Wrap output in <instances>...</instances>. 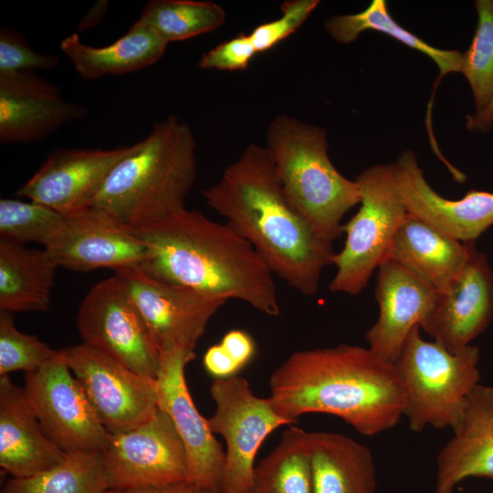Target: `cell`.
<instances>
[{"instance_id": "obj_19", "label": "cell", "mask_w": 493, "mask_h": 493, "mask_svg": "<svg viewBox=\"0 0 493 493\" xmlns=\"http://www.w3.org/2000/svg\"><path fill=\"white\" fill-rule=\"evenodd\" d=\"M396 181L407 213L460 242H476L493 226V193L470 190L461 199L442 197L426 182L414 152L401 154Z\"/></svg>"}, {"instance_id": "obj_25", "label": "cell", "mask_w": 493, "mask_h": 493, "mask_svg": "<svg viewBox=\"0 0 493 493\" xmlns=\"http://www.w3.org/2000/svg\"><path fill=\"white\" fill-rule=\"evenodd\" d=\"M313 493H375L369 448L336 433L308 432Z\"/></svg>"}, {"instance_id": "obj_29", "label": "cell", "mask_w": 493, "mask_h": 493, "mask_svg": "<svg viewBox=\"0 0 493 493\" xmlns=\"http://www.w3.org/2000/svg\"><path fill=\"white\" fill-rule=\"evenodd\" d=\"M101 452H66L53 467L28 477L8 479L0 493H107Z\"/></svg>"}, {"instance_id": "obj_39", "label": "cell", "mask_w": 493, "mask_h": 493, "mask_svg": "<svg viewBox=\"0 0 493 493\" xmlns=\"http://www.w3.org/2000/svg\"><path fill=\"white\" fill-rule=\"evenodd\" d=\"M107 493H218L208 488L185 480L162 487H149L128 490H108Z\"/></svg>"}, {"instance_id": "obj_24", "label": "cell", "mask_w": 493, "mask_h": 493, "mask_svg": "<svg viewBox=\"0 0 493 493\" xmlns=\"http://www.w3.org/2000/svg\"><path fill=\"white\" fill-rule=\"evenodd\" d=\"M167 45L152 29L137 20L122 37L108 46H88L78 33H73L61 41L60 49L80 78L92 80L149 67L163 58Z\"/></svg>"}, {"instance_id": "obj_31", "label": "cell", "mask_w": 493, "mask_h": 493, "mask_svg": "<svg viewBox=\"0 0 493 493\" xmlns=\"http://www.w3.org/2000/svg\"><path fill=\"white\" fill-rule=\"evenodd\" d=\"M477 25L471 44L462 53L460 71L471 88L475 112L493 100V0H477Z\"/></svg>"}, {"instance_id": "obj_4", "label": "cell", "mask_w": 493, "mask_h": 493, "mask_svg": "<svg viewBox=\"0 0 493 493\" xmlns=\"http://www.w3.org/2000/svg\"><path fill=\"white\" fill-rule=\"evenodd\" d=\"M197 143L175 116L154 124L110 171L89 206L137 228L180 211L197 175Z\"/></svg>"}, {"instance_id": "obj_38", "label": "cell", "mask_w": 493, "mask_h": 493, "mask_svg": "<svg viewBox=\"0 0 493 493\" xmlns=\"http://www.w3.org/2000/svg\"><path fill=\"white\" fill-rule=\"evenodd\" d=\"M203 365L215 379L233 377L242 370L220 343L212 345L206 350Z\"/></svg>"}, {"instance_id": "obj_33", "label": "cell", "mask_w": 493, "mask_h": 493, "mask_svg": "<svg viewBox=\"0 0 493 493\" xmlns=\"http://www.w3.org/2000/svg\"><path fill=\"white\" fill-rule=\"evenodd\" d=\"M58 352L36 336L20 331L12 314L0 311V376L16 371L35 372Z\"/></svg>"}, {"instance_id": "obj_10", "label": "cell", "mask_w": 493, "mask_h": 493, "mask_svg": "<svg viewBox=\"0 0 493 493\" xmlns=\"http://www.w3.org/2000/svg\"><path fill=\"white\" fill-rule=\"evenodd\" d=\"M100 452L109 490L162 487L188 480L184 444L171 417L159 407L138 426L110 433Z\"/></svg>"}, {"instance_id": "obj_17", "label": "cell", "mask_w": 493, "mask_h": 493, "mask_svg": "<svg viewBox=\"0 0 493 493\" xmlns=\"http://www.w3.org/2000/svg\"><path fill=\"white\" fill-rule=\"evenodd\" d=\"M493 319V269L475 243L458 276L438 292L420 328L450 352L470 345Z\"/></svg>"}, {"instance_id": "obj_30", "label": "cell", "mask_w": 493, "mask_h": 493, "mask_svg": "<svg viewBox=\"0 0 493 493\" xmlns=\"http://www.w3.org/2000/svg\"><path fill=\"white\" fill-rule=\"evenodd\" d=\"M226 19L225 9L212 1L152 0L145 5L138 21L168 44L213 32Z\"/></svg>"}, {"instance_id": "obj_2", "label": "cell", "mask_w": 493, "mask_h": 493, "mask_svg": "<svg viewBox=\"0 0 493 493\" xmlns=\"http://www.w3.org/2000/svg\"><path fill=\"white\" fill-rule=\"evenodd\" d=\"M269 387L274 409L292 423L328 414L366 436L395 426L406 400L395 364L348 344L295 351L272 372Z\"/></svg>"}, {"instance_id": "obj_42", "label": "cell", "mask_w": 493, "mask_h": 493, "mask_svg": "<svg viewBox=\"0 0 493 493\" xmlns=\"http://www.w3.org/2000/svg\"><path fill=\"white\" fill-rule=\"evenodd\" d=\"M447 493H453V492H447Z\"/></svg>"}, {"instance_id": "obj_40", "label": "cell", "mask_w": 493, "mask_h": 493, "mask_svg": "<svg viewBox=\"0 0 493 493\" xmlns=\"http://www.w3.org/2000/svg\"><path fill=\"white\" fill-rule=\"evenodd\" d=\"M466 126L473 132H488L493 126V100L482 111L467 115Z\"/></svg>"}, {"instance_id": "obj_8", "label": "cell", "mask_w": 493, "mask_h": 493, "mask_svg": "<svg viewBox=\"0 0 493 493\" xmlns=\"http://www.w3.org/2000/svg\"><path fill=\"white\" fill-rule=\"evenodd\" d=\"M77 328L82 343L137 373L157 378L162 360L160 347L116 275L89 289L79 306Z\"/></svg>"}, {"instance_id": "obj_7", "label": "cell", "mask_w": 493, "mask_h": 493, "mask_svg": "<svg viewBox=\"0 0 493 493\" xmlns=\"http://www.w3.org/2000/svg\"><path fill=\"white\" fill-rule=\"evenodd\" d=\"M361 193L358 212L342 226L344 246L335 253L332 292L360 294L379 266L388 258L393 237L408 215L400 194L394 163L377 164L355 179Z\"/></svg>"}, {"instance_id": "obj_27", "label": "cell", "mask_w": 493, "mask_h": 493, "mask_svg": "<svg viewBox=\"0 0 493 493\" xmlns=\"http://www.w3.org/2000/svg\"><path fill=\"white\" fill-rule=\"evenodd\" d=\"M324 26L328 34L341 44L352 43L363 31L373 30L385 34L430 58L438 67L439 76L429 109L432 108L434 94L440 79L448 73L460 71L461 52L435 47L404 28L390 16L384 0H373L364 10L356 14L331 16L325 21Z\"/></svg>"}, {"instance_id": "obj_1", "label": "cell", "mask_w": 493, "mask_h": 493, "mask_svg": "<svg viewBox=\"0 0 493 493\" xmlns=\"http://www.w3.org/2000/svg\"><path fill=\"white\" fill-rule=\"evenodd\" d=\"M202 195L274 276L303 295L318 292L323 268L332 264V244L290 204L265 146L247 145Z\"/></svg>"}, {"instance_id": "obj_23", "label": "cell", "mask_w": 493, "mask_h": 493, "mask_svg": "<svg viewBox=\"0 0 493 493\" xmlns=\"http://www.w3.org/2000/svg\"><path fill=\"white\" fill-rule=\"evenodd\" d=\"M473 243L454 239L408 214L393 237L388 258L442 292L461 272Z\"/></svg>"}, {"instance_id": "obj_9", "label": "cell", "mask_w": 493, "mask_h": 493, "mask_svg": "<svg viewBox=\"0 0 493 493\" xmlns=\"http://www.w3.org/2000/svg\"><path fill=\"white\" fill-rule=\"evenodd\" d=\"M210 394L215 412L208 425L226 445L220 493H246L264 440L279 426L294 423L276 412L269 397L257 396L243 377L215 379Z\"/></svg>"}, {"instance_id": "obj_26", "label": "cell", "mask_w": 493, "mask_h": 493, "mask_svg": "<svg viewBox=\"0 0 493 493\" xmlns=\"http://www.w3.org/2000/svg\"><path fill=\"white\" fill-rule=\"evenodd\" d=\"M58 267L45 248L0 239V311L47 310Z\"/></svg>"}, {"instance_id": "obj_5", "label": "cell", "mask_w": 493, "mask_h": 493, "mask_svg": "<svg viewBox=\"0 0 493 493\" xmlns=\"http://www.w3.org/2000/svg\"><path fill=\"white\" fill-rule=\"evenodd\" d=\"M266 141L288 201L318 236L332 244L343 234V216L361 203V193L357 182L330 162L326 130L278 114L267 127Z\"/></svg>"}, {"instance_id": "obj_34", "label": "cell", "mask_w": 493, "mask_h": 493, "mask_svg": "<svg viewBox=\"0 0 493 493\" xmlns=\"http://www.w3.org/2000/svg\"><path fill=\"white\" fill-rule=\"evenodd\" d=\"M319 4V0H288L282 3L279 17L257 26L249 33L257 53L270 50L295 33Z\"/></svg>"}, {"instance_id": "obj_28", "label": "cell", "mask_w": 493, "mask_h": 493, "mask_svg": "<svg viewBox=\"0 0 493 493\" xmlns=\"http://www.w3.org/2000/svg\"><path fill=\"white\" fill-rule=\"evenodd\" d=\"M308 432L290 426L275 449L255 467L246 493H313Z\"/></svg>"}, {"instance_id": "obj_32", "label": "cell", "mask_w": 493, "mask_h": 493, "mask_svg": "<svg viewBox=\"0 0 493 493\" xmlns=\"http://www.w3.org/2000/svg\"><path fill=\"white\" fill-rule=\"evenodd\" d=\"M64 219V215L45 205L4 198L0 200V239L22 245L36 242L46 247Z\"/></svg>"}, {"instance_id": "obj_21", "label": "cell", "mask_w": 493, "mask_h": 493, "mask_svg": "<svg viewBox=\"0 0 493 493\" xmlns=\"http://www.w3.org/2000/svg\"><path fill=\"white\" fill-rule=\"evenodd\" d=\"M436 459L435 493L453 492L470 477L493 479V387L478 384L469 394L458 427Z\"/></svg>"}, {"instance_id": "obj_6", "label": "cell", "mask_w": 493, "mask_h": 493, "mask_svg": "<svg viewBox=\"0 0 493 493\" xmlns=\"http://www.w3.org/2000/svg\"><path fill=\"white\" fill-rule=\"evenodd\" d=\"M479 358L477 346L453 353L424 340L419 325L410 330L395 365L405 386L404 415L411 430L458 427L467 398L479 384Z\"/></svg>"}, {"instance_id": "obj_37", "label": "cell", "mask_w": 493, "mask_h": 493, "mask_svg": "<svg viewBox=\"0 0 493 493\" xmlns=\"http://www.w3.org/2000/svg\"><path fill=\"white\" fill-rule=\"evenodd\" d=\"M220 344L241 369L245 368L256 354V344L249 333L232 330L222 338Z\"/></svg>"}, {"instance_id": "obj_12", "label": "cell", "mask_w": 493, "mask_h": 493, "mask_svg": "<svg viewBox=\"0 0 493 493\" xmlns=\"http://www.w3.org/2000/svg\"><path fill=\"white\" fill-rule=\"evenodd\" d=\"M61 350L109 433L131 430L158 409L156 379L137 373L84 343Z\"/></svg>"}, {"instance_id": "obj_14", "label": "cell", "mask_w": 493, "mask_h": 493, "mask_svg": "<svg viewBox=\"0 0 493 493\" xmlns=\"http://www.w3.org/2000/svg\"><path fill=\"white\" fill-rule=\"evenodd\" d=\"M195 353L175 349L162 353L156 378L158 407L172 419L184 444L188 481L220 493L226 454L198 412L185 381V367Z\"/></svg>"}, {"instance_id": "obj_22", "label": "cell", "mask_w": 493, "mask_h": 493, "mask_svg": "<svg viewBox=\"0 0 493 493\" xmlns=\"http://www.w3.org/2000/svg\"><path fill=\"white\" fill-rule=\"evenodd\" d=\"M29 405L23 387L0 377V467L11 477L37 475L64 457Z\"/></svg>"}, {"instance_id": "obj_36", "label": "cell", "mask_w": 493, "mask_h": 493, "mask_svg": "<svg viewBox=\"0 0 493 493\" xmlns=\"http://www.w3.org/2000/svg\"><path fill=\"white\" fill-rule=\"evenodd\" d=\"M257 54L249 34L241 33L202 54L198 66L203 69L244 70Z\"/></svg>"}, {"instance_id": "obj_41", "label": "cell", "mask_w": 493, "mask_h": 493, "mask_svg": "<svg viewBox=\"0 0 493 493\" xmlns=\"http://www.w3.org/2000/svg\"><path fill=\"white\" fill-rule=\"evenodd\" d=\"M108 5L109 2L106 0L97 1L79 24V31L96 26L105 16Z\"/></svg>"}, {"instance_id": "obj_13", "label": "cell", "mask_w": 493, "mask_h": 493, "mask_svg": "<svg viewBox=\"0 0 493 493\" xmlns=\"http://www.w3.org/2000/svg\"><path fill=\"white\" fill-rule=\"evenodd\" d=\"M137 306L161 352L194 353L211 318L226 300L155 278L139 267L115 271Z\"/></svg>"}, {"instance_id": "obj_20", "label": "cell", "mask_w": 493, "mask_h": 493, "mask_svg": "<svg viewBox=\"0 0 493 493\" xmlns=\"http://www.w3.org/2000/svg\"><path fill=\"white\" fill-rule=\"evenodd\" d=\"M438 292L397 262L387 258L378 267L376 322L366 331L369 349L395 364L410 330L432 311Z\"/></svg>"}, {"instance_id": "obj_15", "label": "cell", "mask_w": 493, "mask_h": 493, "mask_svg": "<svg viewBox=\"0 0 493 493\" xmlns=\"http://www.w3.org/2000/svg\"><path fill=\"white\" fill-rule=\"evenodd\" d=\"M44 248L59 267L75 271L139 267L146 256L145 245L132 228L94 206L65 215Z\"/></svg>"}, {"instance_id": "obj_3", "label": "cell", "mask_w": 493, "mask_h": 493, "mask_svg": "<svg viewBox=\"0 0 493 493\" xmlns=\"http://www.w3.org/2000/svg\"><path fill=\"white\" fill-rule=\"evenodd\" d=\"M146 274L222 299L241 300L271 317L280 313L274 274L226 223L184 208L137 228Z\"/></svg>"}, {"instance_id": "obj_11", "label": "cell", "mask_w": 493, "mask_h": 493, "mask_svg": "<svg viewBox=\"0 0 493 493\" xmlns=\"http://www.w3.org/2000/svg\"><path fill=\"white\" fill-rule=\"evenodd\" d=\"M23 391L45 432L61 450H102L110 433L62 350L37 371L26 373Z\"/></svg>"}, {"instance_id": "obj_18", "label": "cell", "mask_w": 493, "mask_h": 493, "mask_svg": "<svg viewBox=\"0 0 493 493\" xmlns=\"http://www.w3.org/2000/svg\"><path fill=\"white\" fill-rule=\"evenodd\" d=\"M84 106L69 102L60 89L35 71L0 73V142L30 143L83 118Z\"/></svg>"}, {"instance_id": "obj_35", "label": "cell", "mask_w": 493, "mask_h": 493, "mask_svg": "<svg viewBox=\"0 0 493 493\" xmlns=\"http://www.w3.org/2000/svg\"><path fill=\"white\" fill-rule=\"evenodd\" d=\"M59 58L36 52L19 32L3 27L0 31V73L35 69L51 70L59 65Z\"/></svg>"}, {"instance_id": "obj_16", "label": "cell", "mask_w": 493, "mask_h": 493, "mask_svg": "<svg viewBox=\"0 0 493 493\" xmlns=\"http://www.w3.org/2000/svg\"><path fill=\"white\" fill-rule=\"evenodd\" d=\"M135 148L54 151L17 194L68 215L89 207L114 166Z\"/></svg>"}]
</instances>
